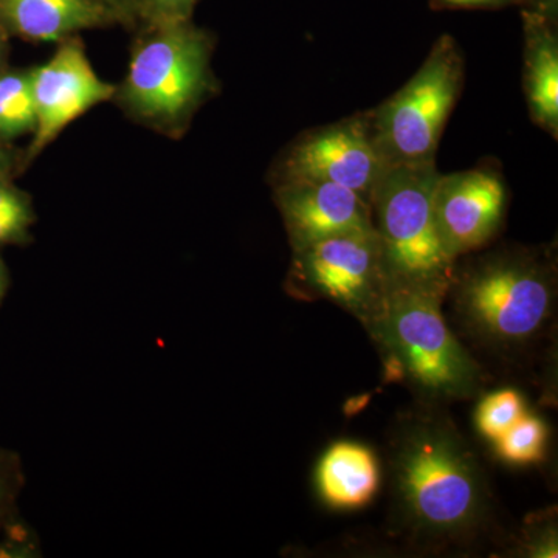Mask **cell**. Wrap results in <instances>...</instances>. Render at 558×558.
Wrapping results in <instances>:
<instances>
[{
    "label": "cell",
    "mask_w": 558,
    "mask_h": 558,
    "mask_svg": "<svg viewBox=\"0 0 558 558\" xmlns=\"http://www.w3.org/2000/svg\"><path fill=\"white\" fill-rule=\"evenodd\" d=\"M395 519L417 545H462L490 521L475 450L440 407L421 405L395 425L388 449Z\"/></svg>",
    "instance_id": "6da1fadb"
},
{
    "label": "cell",
    "mask_w": 558,
    "mask_h": 558,
    "mask_svg": "<svg viewBox=\"0 0 558 558\" xmlns=\"http://www.w3.org/2000/svg\"><path fill=\"white\" fill-rule=\"evenodd\" d=\"M447 295L473 343L498 357L517 359L542 340L556 318V266L529 250L492 253L454 269Z\"/></svg>",
    "instance_id": "7a4b0ae2"
},
{
    "label": "cell",
    "mask_w": 558,
    "mask_h": 558,
    "mask_svg": "<svg viewBox=\"0 0 558 558\" xmlns=\"http://www.w3.org/2000/svg\"><path fill=\"white\" fill-rule=\"evenodd\" d=\"M446 292L388 289L384 307L365 326L388 379L405 385L421 405L440 407L478 395L483 373L442 314Z\"/></svg>",
    "instance_id": "3957f363"
},
{
    "label": "cell",
    "mask_w": 558,
    "mask_h": 558,
    "mask_svg": "<svg viewBox=\"0 0 558 558\" xmlns=\"http://www.w3.org/2000/svg\"><path fill=\"white\" fill-rule=\"evenodd\" d=\"M435 160L387 165L369 204L388 289L421 288L449 292L457 260L436 227Z\"/></svg>",
    "instance_id": "277c9868"
},
{
    "label": "cell",
    "mask_w": 558,
    "mask_h": 558,
    "mask_svg": "<svg viewBox=\"0 0 558 558\" xmlns=\"http://www.w3.org/2000/svg\"><path fill=\"white\" fill-rule=\"evenodd\" d=\"M209 58L211 40L190 20L150 25L116 97L142 123L179 134L213 90Z\"/></svg>",
    "instance_id": "5b68a950"
},
{
    "label": "cell",
    "mask_w": 558,
    "mask_h": 558,
    "mask_svg": "<svg viewBox=\"0 0 558 558\" xmlns=\"http://www.w3.org/2000/svg\"><path fill=\"white\" fill-rule=\"evenodd\" d=\"M461 84V54L454 40L444 36L416 75L369 116L374 138L388 165L435 160Z\"/></svg>",
    "instance_id": "8992f818"
},
{
    "label": "cell",
    "mask_w": 558,
    "mask_h": 558,
    "mask_svg": "<svg viewBox=\"0 0 558 558\" xmlns=\"http://www.w3.org/2000/svg\"><path fill=\"white\" fill-rule=\"evenodd\" d=\"M288 292L300 300L329 301L365 328L388 293L376 231L329 238L293 252Z\"/></svg>",
    "instance_id": "52a82bcc"
},
{
    "label": "cell",
    "mask_w": 558,
    "mask_h": 558,
    "mask_svg": "<svg viewBox=\"0 0 558 558\" xmlns=\"http://www.w3.org/2000/svg\"><path fill=\"white\" fill-rule=\"evenodd\" d=\"M369 116L330 124L290 146L281 163L282 182H330L347 186L369 201L387 168Z\"/></svg>",
    "instance_id": "ba28073f"
},
{
    "label": "cell",
    "mask_w": 558,
    "mask_h": 558,
    "mask_svg": "<svg viewBox=\"0 0 558 558\" xmlns=\"http://www.w3.org/2000/svg\"><path fill=\"white\" fill-rule=\"evenodd\" d=\"M36 128L27 149V161L38 157L70 123L112 100L117 86L101 80L92 68L78 38L61 40L49 61L32 69Z\"/></svg>",
    "instance_id": "9c48e42d"
},
{
    "label": "cell",
    "mask_w": 558,
    "mask_h": 558,
    "mask_svg": "<svg viewBox=\"0 0 558 558\" xmlns=\"http://www.w3.org/2000/svg\"><path fill=\"white\" fill-rule=\"evenodd\" d=\"M433 207L440 241L457 260L497 234L505 218L506 186L486 170L439 174Z\"/></svg>",
    "instance_id": "30bf717a"
},
{
    "label": "cell",
    "mask_w": 558,
    "mask_h": 558,
    "mask_svg": "<svg viewBox=\"0 0 558 558\" xmlns=\"http://www.w3.org/2000/svg\"><path fill=\"white\" fill-rule=\"evenodd\" d=\"M277 205L293 252L329 238L376 231L369 201L337 183H279Z\"/></svg>",
    "instance_id": "8fae6325"
},
{
    "label": "cell",
    "mask_w": 558,
    "mask_h": 558,
    "mask_svg": "<svg viewBox=\"0 0 558 558\" xmlns=\"http://www.w3.org/2000/svg\"><path fill=\"white\" fill-rule=\"evenodd\" d=\"M112 16L101 0H0V28L36 43H61Z\"/></svg>",
    "instance_id": "7c38bea8"
},
{
    "label": "cell",
    "mask_w": 558,
    "mask_h": 558,
    "mask_svg": "<svg viewBox=\"0 0 558 558\" xmlns=\"http://www.w3.org/2000/svg\"><path fill=\"white\" fill-rule=\"evenodd\" d=\"M377 454L354 440L333 442L319 458L315 486L329 508L355 510L369 505L380 488Z\"/></svg>",
    "instance_id": "4fadbf2b"
},
{
    "label": "cell",
    "mask_w": 558,
    "mask_h": 558,
    "mask_svg": "<svg viewBox=\"0 0 558 558\" xmlns=\"http://www.w3.org/2000/svg\"><path fill=\"white\" fill-rule=\"evenodd\" d=\"M526 31V68L524 89L532 119L548 130L558 132V43L556 33L542 14H524Z\"/></svg>",
    "instance_id": "5bb4252c"
},
{
    "label": "cell",
    "mask_w": 558,
    "mask_h": 558,
    "mask_svg": "<svg viewBox=\"0 0 558 558\" xmlns=\"http://www.w3.org/2000/svg\"><path fill=\"white\" fill-rule=\"evenodd\" d=\"M36 128L32 69L0 73V143L33 134Z\"/></svg>",
    "instance_id": "9a60e30c"
},
{
    "label": "cell",
    "mask_w": 558,
    "mask_h": 558,
    "mask_svg": "<svg viewBox=\"0 0 558 558\" xmlns=\"http://www.w3.org/2000/svg\"><path fill=\"white\" fill-rule=\"evenodd\" d=\"M548 439L549 429L545 421L526 411L492 447L505 464L527 468L545 461Z\"/></svg>",
    "instance_id": "2e32d148"
},
{
    "label": "cell",
    "mask_w": 558,
    "mask_h": 558,
    "mask_svg": "<svg viewBox=\"0 0 558 558\" xmlns=\"http://www.w3.org/2000/svg\"><path fill=\"white\" fill-rule=\"evenodd\" d=\"M526 400L519 389L502 388L488 392L475 411V427L481 438L494 444L526 413Z\"/></svg>",
    "instance_id": "e0dca14e"
},
{
    "label": "cell",
    "mask_w": 558,
    "mask_h": 558,
    "mask_svg": "<svg viewBox=\"0 0 558 558\" xmlns=\"http://www.w3.org/2000/svg\"><path fill=\"white\" fill-rule=\"evenodd\" d=\"M35 222L31 196L10 179H0V248L28 244Z\"/></svg>",
    "instance_id": "ac0fdd59"
},
{
    "label": "cell",
    "mask_w": 558,
    "mask_h": 558,
    "mask_svg": "<svg viewBox=\"0 0 558 558\" xmlns=\"http://www.w3.org/2000/svg\"><path fill=\"white\" fill-rule=\"evenodd\" d=\"M25 487L20 453L0 446V543L22 523L20 498Z\"/></svg>",
    "instance_id": "d6986e66"
},
{
    "label": "cell",
    "mask_w": 558,
    "mask_h": 558,
    "mask_svg": "<svg viewBox=\"0 0 558 558\" xmlns=\"http://www.w3.org/2000/svg\"><path fill=\"white\" fill-rule=\"evenodd\" d=\"M197 0H142V10L149 25L190 20Z\"/></svg>",
    "instance_id": "ffe728a7"
},
{
    "label": "cell",
    "mask_w": 558,
    "mask_h": 558,
    "mask_svg": "<svg viewBox=\"0 0 558 558\" xmlns=\"http://www.w3.org/2000/svg\"><path fill=\"white\" fill-rule=\"evenodd\" d=\"M524 550L531 557H557V529L553 521H542L539 526L529 529Z\"/></svg>",
    "instance_id": "44dd1931"
},
{
    "label": "cell",
    "mask_w": 558,
    "mask_h": 558,
    "mask_svg": "<svg viewBox=\"0 0 558 558\" xmlns=\"http://www.w3.org/2000/svg\"><path fill=\"white\" fill-rule=\"evenodd\" d=\"M14 167V157L3 143H0V179H9Z\"/></svg>",
    "instance_id": "7402d4cb"
},
{
    "label": "cell",
    "mask_w": 558,
    "mask_h": 558,
    "mask_svg": "<svg viewBox=\"0 0 558 558\" xmlns=\"http://www.w3.org/2000/svg\"><path fill=\"white\" fill-rule=\"evenodd\" d=\"M450 7H488L495 3L508 2V0H440Z\"/></svg>",
    "instance_id": "603a6c76"
},
{
    "label": "cell",
    "mask_w": 558,
    "mask_h": 558,
    "mask_svg": "<svg viewBox=\"0 0 558 558\" xmlns=\"http://www.w3.org/2000/svg\"><path fill=\"white\" fill-rule=\"evenodd\" d=\"M10 289V271L7 267L5 260L0 256V306H2L3 300H5L7 293Z\"/></svg>",
    "instance_id": "cb8c5ba5"
},
{
    "label": "cell",
    "mask_w": 558,
    "mask_h": 558,
    "mask_svg": "<svg viewBox=\"0 0 558 558\" xmlns=\"http://www.w3.org/2000/svg\"><path fill=\"white\" fill-rule=\"evenodd\" d=\"M101 2H105L113 11V14L116 11L120 14H130L137 3L135 0H101Z\"/></svg>",
    "instance_id": "d4e9b609"
},
{
    "label": "cell",
    "mask_w": 558,
    "mask_h": 558,
    "mask_svg": "<svg viewBox=\"0 0 558 558\" xmlns=\"http://www.w3.org/2000/svg\"><path fill=\"white\" fill-rule=\"evenodd\" d=\"M7 57H9V43H7V33L0 28V73L5 70Z\"/></svg>",
    "instance_id": "484cf974"
}]
</instances>
